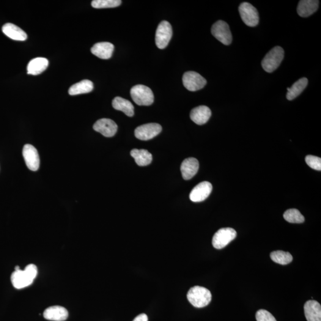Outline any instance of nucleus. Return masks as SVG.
<instances>
[{"label": "nucleus", "mask_w": 321, "mask_h": 321, "mask_svg": "<svg viewBox=\"0 0 321 321\" xmlns=\"http://www.w3.org/2000/svg\"><path fill=\"white\" fill-rule=\"evenodd\" d=\"M48 64V60L43 57L32 59L27 65V74L34 76L40 75L46 69Z\"/></svg>", "instance_id": "21"}, {"label": "nucleus", "mask_w": 321, "mask_h": 321, "mask_svg": "<svg viewBox=\"0 0 321 321\" xmlns=\"http://www.w3.org/2000/svg\"><path fill=\"white\" fill-rule=\"evenodd\" d=\"M38 274L37 266L29 264L24 270L15 271L11 276L14 287L17 289H23L32 284Z\"/></svg>", "instance_id": "1"}, {"label": "nucleus", "mask_w": 321, "mask_h": 321, "mask_svg": "<svg viewBox=\"0 0 321 321\" xmlns=\"http://www.w3.org/2000/svg\"><path fill=\"white\" fill-rule=\"evenodd\" d=\"M130 154L139 166H147L151 163L152 156L147 150L134 149L131 150Z\"/></svg>", "instance_id": "25"}, {"label": "nucleus", "mask_w": 321, "mask_h": 321, "mask_svg": "<svg viewBox=\"0 0 321 321\" xmlns=\"http://www.w3.org/2000/svg\"><path fill=\"white\" fill-rule=\"evenodd\" d=\"M172 35V29L169 21H164L159 24L155 34V43L158 48L167 47Z\"/></svg>", "instance_id": "6"}, {"label": "nucleus", "mask_w": 321, "mask_h": 321, "mask_svg": "<svg viewBox=\"0 0 321 321\" xmlns=\"http://www.w3.org/2000/svg\"><path fill=\"white\" fill-rule=\"evenodd\" d=\"M187 298L189 302L197 308H202L210 304L212 295L205 287L194 286L189 290Z\"/></svg>", "instance_id": "2"}, {"label": "nucleus", "mask_w": 321, "mask_h": 321, "mask_svg": "<svg viewBox=\"0 0 321 321\" xmlns=\"http://www.w3.org/2000/svg\"><path fill=\"white\" fill-rule=\"evenodd\" d=\"M212 190L213 186L210 182L200 183L191 192L190 199L194 202L204 201L210 195Z\"/></svg>", "instance_id": "13"}, {"label": "nucleus", "mask_w": 321, "mask_h": 321, "mask_svg": "<svg viewBox=\"0 0 321 321\" xmlns=\"http://www.w3.org/2000/svg\"><path fill=\"white\" fill-rule=\"evenodd\" d=\"M237 236V233L232 228H223L219 229L214 235L213 238V245L215 249H221L235 239Z\"/></svg>", "instance_id": "7"}, {"label": "nucleus", "mask_w": 321, "mask_h": 321, "mask_svg": "<svg viewBox=\"0 0 321 321\" xmlns=\"http://www.w3.org/2000/svg\"><path fill=\"white\" fill-rule=\"evenodd\" d=\"M114 49V45L110 43H98L92 46L91 53L98 58L108 60L112 57Z\"/></svg>", "instance_id": "16"}, {"label": "nucleus", "mask_w": 321, "mask_h": 321, "mask_svg": "<svg viewBox=\"0 0 321 321\" xmlns=\"http://www.w3.org/2000/svg\"><path fill=\"white\" fill-rule=\"evenodd\" d=\"M199 162L196 158H189L183 161L181 166V171L184 179H191L196 175L199 170Z\"/></svg>", "instance_id": "14"}, {"label": "nucleus", "mask_w": 321, "mask_h": 321, "mask_svg": "<svg viewBox=\"0 0 321 321\" xmlns=\"http://www.w3.org/2000/svg\"><path fill=\"white\" fill-rule=\"evenodd\" d=\"M285 220L290 223H302L304 217L298 210L290 209L285 211L283 215Z\"/></svg>", "instance_id": "27"}, {"label": "nucleus", "mask_w": 321, "mask_h": 321, "mask_svg": "<svg viewBox=\"0 0 321 321\" xmlns=\"http://www.w3.org/2000/svg\"><path fill=\"white\" fill-rule=\"evenodd\" d=\"M304 314L308 321H321V306L316 300L306 301L304 306Z\"/></svg>", "instance_id": "17"}, {"label": "nucleus", "mask_w": 321, "mask_h": 321, "mask_svg": "<svg viewBox=\"0 0 321 321\" xmlns=\"http://www.w3.org/2000/svg\"><path fill=\"white\" fill-rule=\"evenodd\" d=\"M161 131L160 125L157 123H148L137 128L134 131V135L136 138L142 141H148L155 138Z\"/></svg>", "instance_id": "10"}, {"label": "nucleus", "mask_w": 321, "mask_h": 321, "mask_svg": "<svg viewBox=\"0 0 321 321\" xmlns=\"http://www.w3.org/2000/svg\"><path fill=\"white\" fill-rule=\"evenodd\" d=\"M306 163L311 169L321 171V159L318 156L308 155L306 156Z\"/></svg>", "instance_id": "29"}, {"label": "nucleus", "mask_w": 321, "mask_h": 321, "mask_svg": "<svg viewBox=\"0 0 321 321\" xmlns=\"http://www.w3.org/2000/svg\"><path fill=\"white\" fill-rule=\"evenodd\" d=\"M211 116V111L207 106H202L196 107L191 112V119L198 125H203L208 122Z\"/></svg>", "instance_id": "15"}, {"label": "nucleus", "mask_w": 321, "mask_h": 321, "mask_svg": "<svg viewBox=\"0 0 321 321\" xmlns=\"http://www.w3.org/2000/svg\"><path fill=\"white\" fill-rule=\"evenodd\" d=\"M130 95L134 102L139 106H149L154 101L152 90L143 85L133 86L130 90Z\"/></svg>", "instance_id": "4"}, {"label": "nucleus", "mask_w": 321, "mask_h": 321, "mask_svg": "<svg viewBox=\"0 0 321 321\" xmlns=\"http://www.w3.org/2000/svg\"><path fill=\"white\" fill-rule=\"evenodd\" d=\"M148 318L146 314H142L138 315V317H136L134 318V320L133 321H148Z\"/></svg>", "instance_id": "31"}, {"label": "nucleus", "mask_w": 321, "mask_h": 321, "mask_svg": "<svg viewBox=\"0 0 321 321\" xmlns=\"http://www.w3.org/2000/svg\"><path fill=\"white\" fill-rule=\"evenodd\" d=\"M2 31L7 37L13 40L24 41L27 38L26 32L13 23L5 24L2 27Z\"/></svg>", "instance_id": "20"}, {"label": "nucleus", "mask_w": 321, "mask_h": 321, "mask_svg": "<svg viewBox=\"0 0 321 321\" xmlns=\"http://www.w3.org/2000/svg\"><path fill=\"white\" fill-rule=\"evenodd\" d=\"M68 316L67 309L60 306L49 307L43 312V317L49 321H64L67 320Z\"/></svg>", "instance_id": "19"}, {"label": "nucleus", "mask_w": 321, "mask_h": 321, "mask_svg": "<svg viewBox=\"0 0 321 321\" xmlns=\"http://www.w3.org/2000/svg\"><path fill=\"white\" fill-rule=\"evenodd\" d=\"M240 15L244 23L249 27L257 26L259 23V16L257 9L249 2H243L238 7Z\"/></svg>", "instance_id": "5"}, {"label": "nucleus", "mask_w": 321, "mask_h": 321, "mask_svg": "<svg viewBox=\"0 0 321 321\" xmlns=\"http://www.w3.org/2000/svg\"><path fill=\"white\" fill-rule=\"evenodd\" d=\"M256 319L257 321H277L270 312L264 309L259 310L257 312Z\"/></svg>", "instance_id": "30"}, {"label": "nucleus", "mask_w": 321, "mask_h": 321, "mask_svg": "<svg viewBox=\"0 0 321 321\" xmlns=\"http://www.w3.org/2000/svg\"><path fill=\"white\" fill-rule=\"evenodd\" d=\"M23 156L27 167L32 171H37L40 168V160L37 149L32 145H24L23 149Z\"/></svg>", "instance_id": "11"}, {"label": "nucleus", "mask_w": 321, "mask_h": 321, "mask_svg": "<svg viewBox=\"0 0 321 321\" xmlns=\"http://www.w3.org/2000/svg\"><path fill=\"white\" fill-rule=\"evenodd\" d=\"M97 132L102 134L104 136L111 138L117 133L118 126L113 120L109 119H102L97 121L93 126Z\"/></svg>", "instance_id": "12"}, {"label": "nucleus", "mask_w": 321, "mask_h": 321, "mask_svg": "<svg viewBox=\"0 0 321 321\" xmlns=\"http://www.w3.org/2000/svg\"><path fill=\"white\" fill-rule=\"evenodd\" d=\"M319 3L318 0H301L298 4V15L302 18L309 17L317 12Z\"/></svg>", "instance_id": "18"}, {"label": "nucleus", "mask_w": 321, "mask_h": 321, "mask_svg": "<svg viewBox=\"0 0 321 321\" xmlns=\"http://www.w3.org/2000/svg\"><path fill=\"white\" fill-rule=\"evenodd\" d=\"M112 107L117 110L121 111L128 117H133L134 107L129 101L122 97H117L112 101Z\"/></svg>", "instance_id": "22"}, {"label": "nucleus", "mask_w": 321, "mask_h": 321, "mask_svg": "<svg viewBox=\"0 0 321 321\" xmlns=\"http://www.w3.org/2000/svg\"><path fill=\"white\" fill-rule=\"evenodd\" d=\"M284 51L281 46H277L271 49L262 62V66L268 73H272L280 65L284 59Z\"/></svg>", "instance_id": "3"}, {"label": "nucleus", "mask_w": 321, "mask_h": 321, "mask_svg": "<svg viewBox=\"0 0 321 321\" xmlns=\"http://www.w3.org/2000/svg\"><path fill=\"white\" fill-rule=\"evenodd\" d=\"M93 89H94V84L92 82L85 79L72 85L68 89V94L70 95L87 94L92 92Z\"/></svg>", "instance_id": "23"}, {"label": "nucleus", "mask_w": 321, "mask_h": 321, "mask_svg": "<svg viewBox=\"0 0 321 321\" xmlns=\"http://www.w3.org/2000/svg\"><path fill=\"white\" fill-rule=\"evenodd\" d=\"M211 33L214 37L224 45H229L233 38L230 27L226 21H218L214 23L211 28Z\"/></svg>", "instance_id": "8"}, {"label": "nucleus", "mask_w": 321, "mask_h": 321, "mask_svg": "<svg viewBox=\"0 0 321 321\" xmlns=\"http://www.w3.org/2000/svg\"><path fill=\"white\" fill-rule=\"evenodd\" d=\"M270 257L274 262L283 265L289 264L293 260L292 255L289 252L282 251L273 252Z\"/></svg>", "instance_id": "26"}, {"label": "nucleus", "mask_w": 321, "mask_h": 321, "mask_svg": "<svg viewBox=\"0 0 321 321\" xmlns=\"http://www.w3.org/2000/svg\"><path fill=\"white\" fill-rule=\"evenodd\" d=\"M207 82L200 74L195 71H188L183 76L184 86L190 91H197L204 88Z\"/></svg>", "instance_id": "9"}, {"label": "nucleus", "mask_w": 321, "mask_h": 321, "mask_svg": "<svg viewBox=\"0 0 321 321\" xmlns=\"http://www.w3.org/2000/svg\"><path fill=\"white\" fill-rule=\"evenodd\" d=\"M308 84V79L303 78L296 82L292 86L287 88L286 97L288 100L292 101L297 98L305 89Z\"/></svg>", "instance_id": "24"}, {"label": "nucleus", "mask_w": 321, "mask_h": 321, "mask_svg": "<svg viewBox=\"0 0 321 321\" xmlns=\"http://www.w3.org/2000/svg\"><path fill=\"white\" fill-rule=\"evenodd\" d=\"M122 2L120 0H94L91 5L95 9H107L119 7Z\"/></svg>", "instance_id": "28"}]
</instances>
